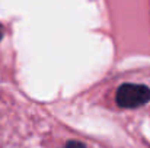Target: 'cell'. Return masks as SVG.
I'll use <instances>...</instances> for the list:
<instances>
[{
  "label": "cell",
  "mask_w": 150,
  "mask_h": 148,
  "mask_svg": "<svg viewBox=\"0 0 150 148\" xmlns=\"http://www.w3.org/2000/svg\"><path fill=\"white\" fill-rule=\"evenodd\" d=\"M115 99L121 107H140L150 100V89L143 84H122L117 90Z\"/></svg>",
  "instance_id": "cell-1"
},
{
  "label": "cell",
  "mask_w": 150,
  "mask_h": 148,
  "mask_svg": "<svg viewBox=\"0 0 150 148\" xmlns=\"http://www.w3.org/2000/svg\"><path fill=\"white\" fill-rule=\"evenodd\" d=\"M64 148H86V147H85L82 142H77V141H69Z\"/></svg>",
  "instance_id": "cell-2"
}]
</instances>
